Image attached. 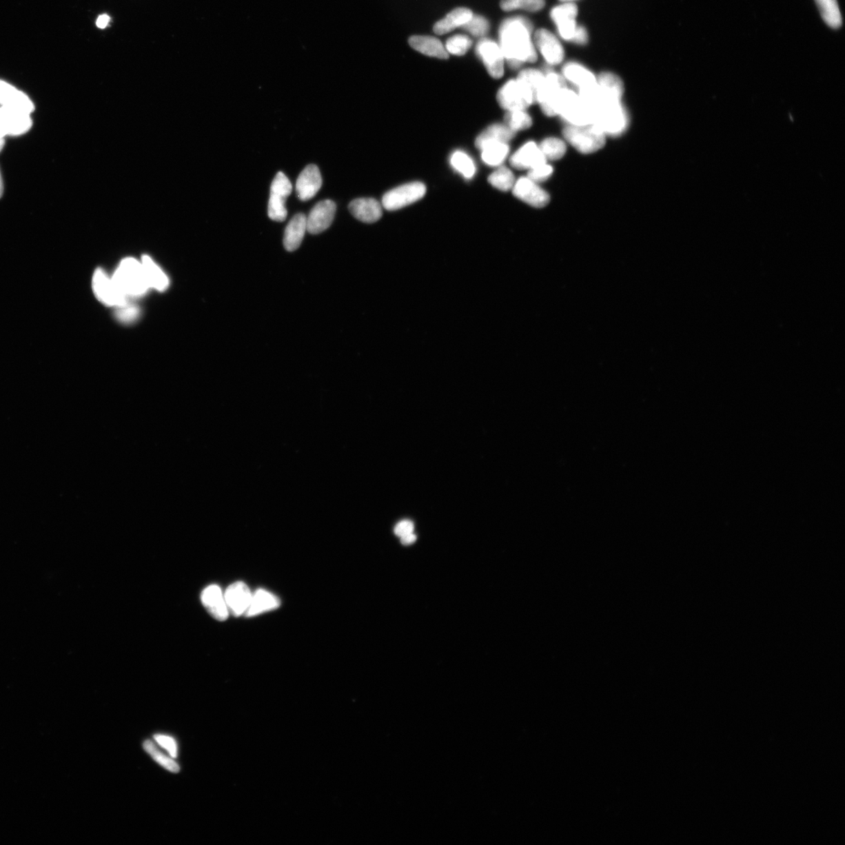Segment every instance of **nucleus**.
<instances>
[{
  "instance_id": "8",
  "label": "nucleus",
  "mask_w": 845,
  "mask_h": 845,
  "mask_svg": "<svg viewBox=\"0 0 845 845\" xmlns=\"http://www.w3.org/2000/svg\"><path fill=\"white\" fill-rule=\"evenodd\" d=\"M513 194L525 203L535 207H546L551 198L547 191L528 177H522L515 182Z\"/></svg>"
},
{
  "instance_id": "48",
  "label": "nucleus",
  "mask_w": 845,
  "mask_h": 845,
  "mask_svg": "<svg viewBox=\"0 0 845 845\" xmlns=\"http://www.w3.org/2000/svg\"><path fill=\"white\" fill-rule=\"evenodd\" d=\"M110 17L106 14H103L97 19L96 26L101 28H104L108 25Z\"/></svg>"
},
{
  "instance_id": "32",
  "label": "nucleus",
  "mask_w": 845,
  "mask_h": 845,
  "mask_svg": "<svg viewBox=\"0 0 845 845\" xmlns=\"http://www.w3.org/2000/svg\"><path fill=\"white\" fill-rule=\"evenodd\" d=\"M518 79L531 90L532 94H533L536 103L538 94H539L544 79H545V74L539 70H536V69H525V70L520 72Z\"/></svg>"
},
{
  "instance_id": "34",
  "label": "nucleus",
  "mask_w": 845,
  "mask_h": 845,
  "mask_svg": "<svg viewBox=\"0 0 845 845\" xmlns=\"http://www.w3.org/2000/svg\"><path fill=\"white\" fill-rule=\"evenodd\" d=\"M545 4V0H501L500 7L505 11L520 9L536 12L543 9Z\"/></svg>"
},
{
  "instance_id": "13",
  "label": "nucleus",
  "mask_w": 845,
  "mask_h": 845,
  "mask_svg": "<svg viewBox=\"0 0 845 845\" xmlns=\"http://www.w3.org/2000/svg\"><path fill=\"white\" fill-rule=\"evenodd\" d=\"M0 107L17 110L28 114L34 111V105L25 92L0 80Z\"/></svg>"
},
{
  "instance_id": "52",
  "label": "nucleus",
  "mask_w": 845,
  "mask_h": 845,
  "mask_svg": "<svg viewBox=\"0 0 845 845\" xmlns=\"http://www.w3.org/2000/svg\"><path fill=\"white\" fill-rule=\"evenodd\" d=\"M560 1L565 2V3L567 2L572 3V2L576 1V0H560Z\"/></svg>"
},
{
  "instance_id": "29",
  "label": "nucleus",
  "mask_w": 845,
  "mask_h": 845,
  "mask_svg": "<svg viewBox=\"0 0 845 845\" xmlns=\"http://www.w3.org/2000/svg\"><path fill=\"white\" fill-rule=\"evenodd\" d=\"M143 749L146 751L147 753L153 757L156 762L167 769V771L173 773L179 772L181 768H179L178 764L172 758L161 752L152 740H146L143 744Z\"/></svg>"
},
{
  "instance_id": "21",
  "label": "nucleus",
  "mask_w": 845,
  "mask_h": 845,
  "mask_svg": "<svg viewBox=\"0 0 845 845\" xmlns=\"http://www.w3.org/2000/svg\"><path fill=\"white\" fill-rule=\"evenodd\" d=\"M281 605V600L273 593L258 589L252 594L251 603L245 613L247 617H254L274 610Z\"/></svg>"
},
{
  "instance_id": "45",
  "label": "nucleus",
  "mask_w": 845,
  "mask_h": 845,
  "mask_svg": "<svg viewBox=\"0 0 845 845\" xmlns=\"http://www.w3.org/2000/svg\"><path fill=\"white\" fill-rule=\"evenodd\" d=\"M414 525L410 520H405L399 522L395 528V534L401 538L414 532Z\"/></svg>"
},
{
  "instance_id": "31",
  "label": "nucleus",
  "mask_w": 845,
  "mask_h": 845,
  "mask_svg": "<svg viewBox=\"0 0 845 845\" xmlns=\"http://www.w3.org/2000/svg\"><path fill=\"white\" fill-rule=\"evenodd\" d=\"M489 182L493 187L506 192L513 189L515 178L511 170L502 166L491 173L489 177Z\"/></svg>"
},
{
  "instance_id": "4",
  "label": "nucleus",
  "mask_w": 845,
  "mask_h": 845,
  "mask_svg": "<svg viewBox=\"0 0 845 845\" xmlns=\"http://www.w3.org/2000/svg\"><path fill=\"white\" fill-rule=\"evenodd\" d=\"M593 125L597 126L605 136H618L627 129L628 114L621 101H609L595 114Z\"/></svg>"
},
{
  "instance_id": "23",
  "label": "nucleus",
  "mask_w": 845,
  "mask_h": 845,
  "mask_svg": "<svg viewBox=\"0 0 845 845\" xmlns=\"http://www.w3.org/2000/svg\"><path fill=\"white\" fill-rule=\"evenodd\" d=\"M141 264L150 288L159 292H165L170 285V280L159 265L147 256H143Z\"/></svg>"
},
{
  "instance_id": "14",
  "label": "nucleus",
  "mask_w": 845,
  "mask_h": 845,
  "mask_svg": "<svg viewBox=\"0 0 845 845\" xmlns=\"http://www.w3.org/2000/svg\"><path fill=\"white\" fill-rule=\"evenodd\" d=\"M547 159L535 142H529L515 152L511 158V165L518 170H530L547 163Z\"/></svg>"
},
{
  "instance_id": "20",
  "label": "nucleus",
  "mask_w": 845,
  "mask_h": 845,
  "mask_svg": "<svg viewBox=\"0 0 845 845\" xmlns=\"http://www.w3.org/2000/svg\"><path fill=\"white\" fill-rule=\"evenodd\" d=\"M409 43L411 48H414L420 53L436 57V59L447 60L449 59V54L444 45L439 39L431 37L425 36H414L410 37Z\"/></svg>"
},
{
  "instance_id": "28",
  "label": "nucleus",
  "mask_w": 845,
  "mask_h": 845,
  "mask_svg": "<svg viewBox=\"0 0 845 845\" xmlns=\"http://www.w3.org/2000/svg\"><path fill=\"white\" fill-rule=\"evenodd\" d=\"M815 3L827 26L835 30L842 26V17L837 0H815Z\"/></svg>"
},
{
  "instance_id": "44",
  "label": "nucleus",
  "mask_w": 845,
  "mask_h": 845,
  "mask_svg": "<svg viewBox=\"0 0 845 845\" xmlns=\"http://www.w3.org/2000/svg\"><path fill=\"white\" fill-rule=\"evenodd\" d=\"M557 26L561 38L567 40V41H571L578 27L576 21L571 20L565 21Z\"/></svg>"
},
{
  "instance_id": "6",
  "label": "nucleus",
  "mask_w": 845,
  "mask_h": 845,
  "mask_svg": "<svg viewBox=\"0 0 845 845\" xmlns=\"http://www.w3.org/2000/svg\"><path fill=\"white\" fill-rule=\"evenodd\" d=\"M426 191L425 185L420 182L404 184L386 193L382 205L387 211H397L424 198Z\"/></svg>"
},
{
  "instance_id": "43",
  "label": "nucleus",
  "mask_w": 845,
  "mask_h": 845,
  "mask_svg": "<svg viewBox=\"0 0 845 845\" xmlns=\"http://www.w3.org/2000/svg\"><path fill=\"white\" fill-rule=\"evenodd\" d=\"M117 316L121 321L130 323L137 319L139 314L138 309L136 306L130 305L128 303L123 306L119 307Z\"/></svg>"
},
{
  "instance_id": "26",
  "label": "nucleus",
  "mask_w": 845,
  "mask_h": 845,
  "mask_svg": "<svg viewBox=\"0 0 845 845\" xmlns=\"http://www.w3.org/2000/svg\"><path fill=\"white\" fill-rule=\"evenodd\" d=\"M482 150V159L490 166L500 165L507 157L510 148L508 144L501 142H491L485 144Z\"/></svg>"
},
{
  "instance_id": "25",
  "label": "nucleus",
  "mask_w": 845,
  "mask_h": 845,
  "mask_svg": "<svg viewBox=\"0 0 845 845\" xmlns=\"http://www.w3.org/2000/svg\"><path fill=\"white\" fill-rule=\"evenodd\" d=\"M516 132L511 130L507 125L495 124L488 127L477 137L476 147L480 150L485 144L491 142H501L507 143L515 136Z\"/></svg>"
},
{
  "instance_id": "51",
  "label": "nucleus",
  "mask_w": 845,
  "mask_h": 845,
  "mask_svg": "<svg viewBox=\"0 0 845 845\" xmlns=\"http://www.w3.org/2000/svg\"><path fill=\"white\" fill-rule=\"evenodd\" d=\"M4 145H5L4 138H0V152H2V150L4 147Z\"/></svg>"
},
{
  "instance_id": "38",
  "label": "nucleus",
  "mask_w": 845,
  "mask_h": 845,
  "mask_svg": "<svg viewBox=\"0 0 845 845\" xmlns=\"http://www.w3.org/2000/svg\"><path fill=\"white\" fill-rule=\"evenodd\" d=\"M472 41L470 38L462 36V34H456L447 40L445 44V50L448 54L456 56L465 55L469 49L471 48Z\"/></svg>"
},
{
  "instance_id": "40",
  "label": "nucleus",
  "mask_w": 845,
  "mask_h": 845,
  "mask_svg": "<svg viewBox=\"0 0 845 845\" xmlns=\"http://www.w3.org/2000/svg\"><path fill=\"white\" fill-rule=\"evenodd\" d=\"M292 192V184L285 173L279 172L272 182L270 194H281L288 198Z\"/></svg>"
},
{
  "instance_id": "46",
  "label": "nucleus",
  "mask_w": 845,
  "mask_h": 845,
  "mask_svg": "<svg viewBox=\"0 0 845 845\" xmlns=\"http://www.w3.org/2000/svg\"><path fill=\"white\" fill-rule=\"evenodd\" d=\"M588 39L589 37L586 28L582 26H578L574 37H573L571 39V42L577 44L584 45L588 43Z\"/></svg>"
},
{
  "instance_id": "42",
  "label": "nucleus",
  "mask_w": 845,
  "mask_h": 845,
  "mask_svg": "<svg viewBox=\"0 0 845 845\" xmlns=\"http://www.w3.org/2000/svg\"><path fill=\"white\" fill-rule=\"evenodd\" d=\"M154 740L161 748L165 749L171 757L175 758L178 755V746L174 738L165 735L157 734L154 735Z\"/></svg>"
},
{
  "instance_id": "19",
  "label": "nucleus",
  "mask_w": 845,
  "mask_h": 845,
  "mask_svg": "<svg viewBox=\"0 0 845 845\" xmlns=\"http://www.w3.org/2000/svg\"><path fill=\"white\" fill-rule=\"evenodd\" d=\"M307 232V217L303 213L294 216L285 229L283 245L287 251L294 252L302 245Z\"/></svg>"
},
{
  "instance_id": "17",
  "label": "nucleus",
  "mask_w": 845,
  "mask_h": 845,
  "mask_svg": "<svg viewBox=\"0 0 845 845\" xmlns=\"http://www.w3.org/2000/svg\"><path fill=\"white\" fill-rule=\"evenodd\" d=\"M8 136H21L32 127L31 114L17 110L0 107Z\"/></svg>"
},
{
  "instance_id": "18",
  "label": "nucleus",
  "mask_w": 845,
  "mask_h": 845,
  "mask_svg": "<svg viewBox=\"0 0 845 845\" xmlns=\"http://www.w3.org/2000/svg\"><path fill=\"white\" fill-rule=\"evenodd\" d=\"M349 210L353 216L365 223L378 222L383 215L381 205L374 198L353 200L349 205Z\"/></svg>"
},
{
  "instance_id": "33",
  "label": "nucleus",
  "mask_w": 845,
  "mask_h": 845,
  "mask_svg": "<svg viewBox=\"0 0 845 845\" xmlns=\"http://www.w3.org/2000/svg\"><path fill=\"white\" fill-rule=\"evenodd\" d=\"M450 163L456 171L467 179H471L476 174V167L473 160L462 152H456L451 157Z\"/></svg>"
},
{
  "instance_id": "2",
  "label": "nucleus",
  "mask_w": 845,
  "mask_h": 845,
  "mask_svg": "<svg viewBox=\"0 0 845 845\" xmlns=\"http://www.w3.org/2000/svg\"><path fill=\"white\" fill-rule=\"evenodd\" d=\"M112 277L127 298L143 296L150 289L141 262L133 258L121 261Z\"/></svg>"
},
{
  "instance_id": "24",
  "label": "nucleus",
  "mask_w": 845,
  "mask_h": 845,
  "mask_svg": "<svg viewBox=\"0 0 845 845\" xmlns=\"http://www.w3.org/2000/svg\"><path fill=\"white\" fill-rule=\"evenodd\" d=\"M563 77L581 89L597 83V77L587 68L577 63H569L563 68Z\"/></svg>"
},
{
  "instance_id": "15",
  "label": "nucleus",
  "mask_w": 845,
  "mask_h": 845,
  "mask_svg": "<svg viewBox=\"0 0 845 845\" xmlns=\"http://www.w3.org/2000/svg\"><path fill=\"white\" fill-rule=\"evenodd\" d=\"M322 176L319 167L309 165L301 173L296 183V192L301 201L314 198L322 187Z\"/></svg>"
},
{
  "instance_id": "27",
  "label": "nucleus",
  "mask_w": 845,
  "mask_h": 845,
  "mask_svg": "<svg viewBox=\"0 0 845 845\" xmlns=\"http://www.w3.org/2000/svg\"><path fill=\"white\" fill-rule=\"evenodd\" d=\"M598 83L611 99L621 101L624 94V84L617 74L611 72L601 73L597 78Z\"/></svg>"
},
{
  "instance_id": "12",
  "label": "nucleus",
  "mask_w": 845,
  "mask_h": 845,
  "mask_svg": "<svg viewBox=\"0 0 845 845\" xmlns=\"http://www.w3.org/2000/svg\"><path fill=\"white\" fill-rule=\"evenodd\" d=\"M252 595L250 589L245 582H237L230 584L224 594L229 612L236 617L245 615L251 603Z\"/></svg>"
},
{
  "instance_id": "16",
  "label": "nucleus",
  "mask_w": 845,
  "mask_h": 845,
  "mask_svg": "<svg viewBox=\"0 0 845 845\" xmlns=\"http://www.w3.org/2000/svg\"><path fill=\"white\" fill-rule=\"evenodd\" d=\"M201 601L206 610L218 621H225L229 617V610L222 589L216 584L205 589L201 594Z\"/></svg>"
},
{
  "instance_id": "37",
  "label": "nucleus",
  "mask_w": 845,
  "mask_h": 845,
  "mask_svg": "<svg viewBox=\"0 0 845 845\" xmlns=\"http://www.w3.org/2000/svg\"><path fill=\"white\" fill-rule=\"evenodd\" d=\"M578 7L574 3L567 2L552 10L551 16L556 25L561 23L576 20L578 15Z\"/></svg>"
},
{
  "instance_id": "11",
  "label": "nucleus",
  "mask_w": 845,
  "mask_h": 845,
  "mask_svg": "<svg viewBox=\"0 0 845 845\" xmlns=\"http://www.w3.org/2000/svg\"><path fill=\"white\" fill-rule=\"evenodd\" d=\"M535 43L544 59L551 65H559L563 61L564 50L557 37L547 30H538L535 34Z\"/></svg>"
},
{
  "instance_id": "7",
  "label": "nucleus",
  "mask_w": 845,
  "mask_h": 845,
  "mask_svg": "<svg viewBox=\"0 0 845 845\" xmlns=\"http://www.w3.org/2000/svg\"><path fill=\"white\" fill-rule=\"evenodd\" d=\"M92 287L97 299L104 305L119 308L128 303V298L119 291L112 277L108 276L102 269L95 271Z\"/></svg>"
},
{
  "instance_id": "47",
  "label": "nucleus",
  "mask_w": 845,
  "mask_h": 845,
  "mask_svg": "<svg viewBox=\"0 0 845 845\" xmlns=\"http://www.w3.org/2000/svg\"><path fill=\"white\" fill-rule=\"evenodd\" d=\"M400 539H401V542L403 544V545H410V544H413L414 542H415V541L416 540V536L414 533V532H412V533H409V534H407L406 536L401 537Z\"/></svg>"
},
{
  "instance_id": "50",
  "label": "nucleus",
  "mask_w": 845,
  "mask_h": 845,
  "mask_svg": "<svg viewBox=\"0 0 845 845\" xmlns=\"http://www.w3.org/2000/svg\"><path fill=\"white\" fill-rule=\"evenodd\" d=\"M3 190H4L3 182V179L1 176V172H0V198H2V196L3 194Z\"/></svg>"
},
{
  "instance_id": "5",
  "label": "nucleus",
  "mask_w": 845,
  "mask_h": 845,
  "mask_svg": "<svg viewBox=\"0 0 845 845\" xmlns=\"http://www.w3.org/2000/svg\"><path fill=\"white\" fill-rule=\"evenodd\" d=\"M497 101L507 112L526 111L535 103L531 90L518 79L510 80L502 86L497 94Z\"/></svg>"
},
{
  "instance_id": "10",
  "label": "nucleus",
  "mask_w": 845,
  "mask_h": 845,
  "mask_svg": "<svg viewBox=\"0 0 845 845\" xmlns=\"http://www.w3.org/2000/svg\"><path fill=\"white\" fill-rule=\"evenodd\" d=\"M336 208L332 200L322 201L316 204L307 218V231L311 234H319L327 230L333 223Z\"/></svg>"
},
{
  "instance_id": "9",
  "label": "nucleus",
  "mask_w": 845,
  "mask_h": 845,
  "mask_svg": "<svg viewBox=\"0 0 845 845\" xmlns=\"http://www.w3.org/2000/svg\"><path fill=\"white\" fill-rule=\"evenodd\" d=\"M476 50L491 77L494 79L502 77L505 59L500 46L491 40L483 39L479 42Z\"/></svg>"
},
{
  "instance_id": "1",
  "label": "nucleus",
  "mask_w": 845,
  "mask_h": 845,
  "mask_svg": "<svg viewBox=\"0 0 845 845\" xmlns=\"http://www.w3.org/2000/svg\"><path fill=\"white\" fill-rule=\"evenodd\" d=\"M533 27L523 17H512L502 23L500 28V49L512 68L523 63L537 61V53L531 34Z\"/></svg>"
},
{
  "instance_id": "35",
  "label": "nucleus",
  "mask_w": 845,
  "mask_h": 845,
  "mask_svg": "<svg viewBox=\"0 0 845 845\" xmlns=\"http://www.w3.org/2000/svg\"><path fill=\"white\" fill-rule=\"evenodd\" d=\"M286 196L281 194H270L268 216L274 221L283 222L287 218Z\"/></svg>"
},
{
  "instance_id": "3",
  "label": "nucleus",
  "mask_w": 845,
  "mask_h": 845,
  "mask_svg": "<svg viewBox=\"0 0 845 845\" xmlns=\"http://www.w3.org/2000/svg\"><path fill=\"white\" fill-rule=\"evenodd\" d=\"M563 135L571 146L582 154L597 152L606 143L604 133L594 125H569L564 130Z\"/></svg>"
},
{
  "instance_id": "49",
  "label": "nucleus",
  "mask_w": 845,
  "mask_h": 845,
  "mask_svg": "<svg viewBox=\"0 0 845 845\" xmlns=\"http://www.w3.org/2000/svg\"><path fill=\"white\" fill-rule=\"evenodd\" d=\"M6 136H8V132L7 129H6L1 112H0V138H4Z\"/></svg>"
},
{
  "instance_id": "41",
  "label": "nucleus",
  "mask_w": 845,
  "mask_h": 845,
  "mask_svg": "<svg viewBox=\"0 0 845 845\" xmlns=\"http://www.w3.org/2000/svg\"><path fill=\"white\" fill-rule=\"evenodd\" d=\"M553 172V167L545 163L530 170L527 177L538 183L547 181L552 176Z\"/></svg>"
},
{
  "instance_id": "30",
  "label": "nucleus",
  "mask_w": 845,
  "mask_h": 845,
  "mask_svg": "<svg viewBox=\"0 0 845 845\" xmlns=\"http://www.w3.org/2000/svg\"><path fill=\"white\" fill-rule=\"evenodd\" d=\"M539 147L547 160L557 161L562 159L567 152L565 143L555 137L545 139Z\"/></svg>"
},
{
  "instance_id": "36",
  "label": "nucleus",
  "mask_w": 845,
  "mask_h": 845,
  "mask_svg": "<svg viewBox=\"0 0 845 845\" xmlns=\"http://www.w3.org/2000/svg\"><path fill=\"white\" fill-rule=\"evenodd\" d=\"M505 121V125L515 132L528 130L532 125V119L525 111L507 112Z\"/></svg>"
},
{
  "instance_id": "22",
  "label": "nucleus",
  "mask_w": 845,
  "mask_h": 845,
  "mask_svg": "<svg viewBox=\"0 0 845 845\" xmlns=\"http://www.w3.org/2000/svg\"><path fill=\"white\" fill-rule=\"evenodd\" d=\"M473 15L471 10L462 8H456L451 11L443 19L436 23L434 26V32L440 36L452 32L456 28L462 27L467 24Z\"/></svg>"
},
{
  "instance_id": "39",
  "label": "nucleus",
  "mask_w": 845,
  "mask_h": 845,
  "mask_svg": "<svg viewBox=\"0 0 845 845\" xmlns=\"http://www.w3.org/2000/svg\"><path fill=\"white\" fill-rule=\"evenodd\" d=\"M462 28L474 37H482L489 30V23L482 16L473 15L471 19Z\"/></svg>"
}]
</instances>
